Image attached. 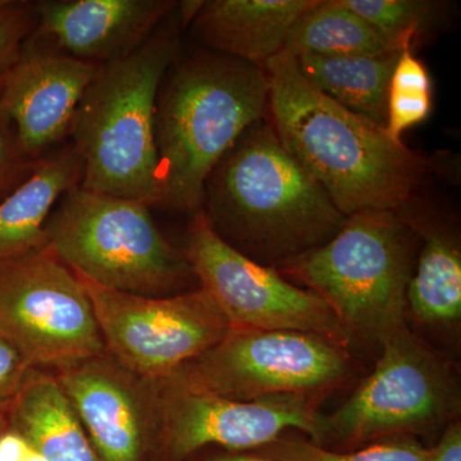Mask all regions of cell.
Masks as SVG:
<instances>
[{"label":"cell","instance_id":"3","mask_svg":"<svg viewBox=\"0 0 461 461\" xmlns=\"http://www.w3.org/2000/svg\"><path fill=\"white\" fill-rule=\"evenodd\" d=\"M262 67L223 54L177 58L156 105L160 203L195 215L206 178L224 154L268 109Z\"/></svg>","mask_w":461,"mask_h":461},{"label":"cell","instance_id":"31","mask_svg":"<svg viewBox=\"0 0 461 461\" xmlns=\"http://www.w3.org/2000/svg\"><path fill=\"white\" fill-rule=\"evenodd\" d=\"M8 405L9 403H7V405H0V432L7 429Z\"/></svg>","mask_w":461,"mask_h":461},{"label":"cell","instance_id":"26","mask_svg":"<svg viewBox=\"0 0 461 461\" xmlns=\"http://www.w3.org/2000/svg\"><path fill=\"white\" fill-rule=\"evenodd\" d=\"M32 368L25 355L0 333V405L14 399Z\"/></svg>","mask_w":461,"mask_h":461},{"label":"cell","instance_id":"7","mask_svg":"<svg viewBox=\"0 0 461 461\" xmlns=\"http://www.w3.org/2000/svg\"><path fill=\"white\" fill-rule=\"evenodd\" d=\"M348 373L346 346L332 339L297 330L230 327L218 344L167 381L182 390L233 400L321 399Z\"/></svg>","mask_w":461,"mask_h":461},{"label":"cell","instance_id":"14","mask_svg":"<svg viewBox=\"0 0 461 461\" xmlns=\"http://www.w3.org/2000/svg\"><path fill=\"white\" fill-rule=\"evenodd\" d=\"M98 68L30 47L3 74L0 126L11 132L27 160L38 162L71 131L76 109Z\"/></svg>","mask_w":461,"mask_h":461},{"label":"cell","instance_id":"24","mask_svg":"<svg viewBox=\"0 0 461 461\" xmlns=\"http://www.w3.org/2000/svg\"><path fill=\"white\" fill-rule=\"evenodd\" d=\"M432 78L426 65L403 48L391 76L388 87V135L402 141V133L426 121L432 112Z\"/></svg>","mask_w":461,"mask_h":461},{"label":"cell","instance_id":"21","mask_svg":"<svg viewBox=\"0 0 461 461\" xmlns=\"http://www.w3.org/2000/svg\"><path fill=\"white\" fill-rule=\"evenodd\" d=\"M284 51L299 56H378L402 51L341 0H318L296 21Z\"/></svg>","mask_w":461,"mask_h":461},{"label":"cell","instance_id":"8","mask_svg":"<svg viewBox=\"0 0 461 461\" xmlns=\"http://www.w3.org/2000/svg\"><path fill=\"white\" fill-rule=\"evenodd\" d=\"M375 369L323 420V447L348 450L424 432L456 409L447 366L406 327L382 344Z\"/></svg>","mask_w":461,"mask_h":461},{"label":"cell","instance_id":"4","mask_svg":"<svg viewBox=\"0 0 461 461\" xmlns=\"http://www.w3.org/2000/svg\"><path fill=\"white\" fill-rule=\"evenodd\" d=\"M180 26V14H172L138 50L99 66L69 131L83 160V189L159 204L156 105L178 58Z\"/></svg>","mask_w":461,"mask_h":461},{"label":"cell","instance_id":"1","mask_svg":"<svg viewBox=\"0 0 461 461\" xmlns=\"http://www.w3.org/2000/svg\"><path fill=\"white\" fill-rule=\"evenodd\" d=\"M263 68L273 129L342 214L400 212L417 199L435 171L429 159L324 95L293 54L282 51Z\"/></svg>","mask_w":461,"mask_h":461},{"label":"cell","instance_id":"13","mask_svg":"<svg viewBox=\"0 0 461 461\" xmlns=\"http://www.w3.org/2000/svg\"><path fill=\"white\" fill-rule=\"evenodd\" d=\"M165 384L162 461H185L209 447L254 451L286 430L297 429L323 445L324 415L317 399L296 395L257 400L226 399Z\"/></svg>","mask_w":461,"mask_h":461},{"label":"cell","instance_id":"32","mask_svg":"<svg viewBox=\"0 0 461 461\" xmlns=\"http://www.w3.org/2000/svg\"><path fill=\"white\" fill-rule=\"evenodd\" d=\"M23 461H47L44 457L41 456L38 451L33 450V448H30L29 454L26 455L25 459Z\"/></svg>","mask_w":461,"mask_h":461},{"label":"cell","instance_id":"17","mask_svg":"<svg viewBox=\"0 0 461 461\" xmlns=\"http://www.w3.org/2000/svg\"><path fill=\"white\" fill-rule=\"evenodd\" d=\"M74 145L51 151L0 202V262L45 247V226L63 195L81 184Z\"/></svg>","mask_w":461,"mask_h":461},{"label":"cell","instance_id":"25","mask_svg":"<svg viewBox=\"0 0 461 461\" xmlns=\"http://www.w3.org/2000/svg\"><path fill=\"white\" fill-rule=\"evenodd\" d=\"M35 26V3L0 0V74L17 62Z\"/></svg>","mask_w":461,"mask_h":461},{"label":"cell","instance_id":"30","mask_svg":"<svg viewBox=\"0 0 461 461\" xmlns=\"http://www.w3.org/2000/svg\"><path fill=\"white\" fill-rule=\"evenodd\" d=\"M185 461H275L253 451H227L222 448L209 447L194 454Z\"/></svg>","mask_w":461,"mask_h":461},{"label":"cell","instance_id":"18","mask_svg":"<svg viewBox=\"0 0 461 461\" xmlns=\"http://www.w3.org/2000/svg\"><path fill=\"white\" fill-rule=\"evenodd\" d=\"M7 427L47 461H99L74 405L47 369L29 373L9 402Z\"/></svg>","mask_w":461,"mask_h":461},{"label":"cell","instance_id":"10","mask_svg":"<svg viewBox=\"0 0 461 461\" xmlns=\"http://www.w3.org/2000/svg\"><path fill=\"white\" fill-rule=\"evenodd\" d=\"M76 276L93 305L105 350L141 377H172L229 332V321L200 287L176 295L142 296Z\"/></svg>","mask_w":461,"mask_h":461},{"label":"cell","instance_id":"29","mask_svg":"<svg viewBox=\"0 0 461 461\" xmlns=\"http://www.w3.org/2000/svg\"><path fill=\"white\" fill-rule=\"evenodd\" d=\"M32 446L20 433L11 429L0 432V461H23Z\"/></svg>","mask_w":461,"mask_h":461},{"label":"cell","instance_id":"15","mask_svg":"<svg viewBox=\"0 0 461 461\" xmlns=\"http://www.w3.org/2000/svg\"><path fill=\"white\" fill-rule=\"evenodd\" d=\"M180 3L171 0H42L36 36L67 57L103 66L131 54Z\"/></svg>","mask_w":461,"mask_h":461},{"label":"cell","instance_id":"19","mask_svg":"<svg viewBox=\"0 0 461 461\" xmlns=\"http://www.w3.org/2000/svg\"><path fill=\"white\" fill-rule=\"evenodd\" d=\"M414 200L400 211L421 240L406 290V304L420 323L446 326L461 317L459 242L442 224L424 220L423 213L414 208Z\"/></svg>","mask_w":461,"mask_h":461},{"label":"cell","instance_id":"33","mask_svg":"<svg viewBox=\"0 0 461 461\" xmlns=\"http://www.w3.org/2000/svg\"><path fill=\"white\" fill-rule=\"evenodd\" d=\"M2 78H3V75L0 74V89H2Z\"/></svg>","mask_w":461,"mask_h":461},{"label":"cell","instance_id":"11","mask_svg":"<svg viewBox=\"0 0 461 461\" xmlns=\"http://www.w3.org/2000/svg\"><path fill=\"white\" fill-rule=\"evenodd\" d=\"M191 271L230 327L313 333L348 346L351 336L329 306L304 287L227 244L202 211L194 215L184 251Z\"/></svg>","mask_w":461,"mask_h":461},{"label":"cell","instance_id":"27","mask_svg":"<svg viewBox=\"0 0 461 461\" xmlns=\"http://www.w3.org/2000/svg\"><path fill=\"white\" fill-rule=\"evenodd\" d=\"M35 163L21 154L14 136L0 126V191L14 184L18 177L25 178Z\"/></svg>","mask_w":461,"mask_h":461},{"label":"cell","instance_id":"5","mask_svg":"<svg viewBox=\"0 0 461 461\" xmlns=\"http://www.w3.org/2000/svg\"><path fill=\"white\" fill-rule=\"evenodd\" d=\"M420 233L400 212L348 215L321 247L278 267L288 281L320 297L353 338L382 344L406 329V290Z\"/></svg>","mask_w":461,"mask_h":461},{"label":"cell","instance_id":"16","mask_svg":"<svg viewBox=\"0 0 461 461\" xmlns=\"http://www.w3.org/2000/svg\"><path fill=\"white\" fill-rule=\"evenodd\" d=\"M318 0H208L189 23L194 36L214 53L258 67L282 53L296 21Z\"/></svg>","mask_w":461,"mask_h":461},{"label":"cell","instance_id":"12","mask_svg":"<svg viewBox=\"0 0 461 461\" xmlns=\"http://www.w3.org/2000/svg\"><path fill=\"white\" fill-rule=\"evenodd\" d=\"M51 372L74 405L99 461H162L163 381L136 375L107 350Z\"/></svg>","mask_w":461,"mask_h":461},{"label":"cell","instance_id":"6","mask_svg":"<svg viewBox=\"0 0 461 461\" xmlns=\"http://www.w3.org/2000/svg\"><path fill=\"white\" fill-rule=\"evenodd\" d=\"M45 247L87 280L135 295H176L195 277L185 254L158 229L150 206L80 185L48 220Z\"/></svg>","mask_w":461,"mask_h":461},{"label":"cell","instance_id":"23","mask_svg":"<svg viewBox=\"0 0 461 461\" xmlns=\"http://www.w3.org/2000/svg\"><path fill=\"white\" fill-rule=\"evenodd\" d=\"M275 461H432L433 450L412 436L393 437L354 450H333L303 437L282 435L254 450Z\"/></svg>","mask_w":461,"mask_h":461},{"label":"cell","instance_id":"2","mask_svg":"<svg viewBox=\"0 0 461 461\" xmlns=\"http://www.w3.org/2000/svg\"><path fill=\"white\" fill-rule=\"evenodd\" d=\"M264 118L240 136L206 178L200 211L230 247L278 268L326 244L348 217Z\"/></svg>","mask_w":461,"mask_h":461},{"label":"cell","instance_id":"28","mask_svg":"<svg viewBox=\"0 0 461 461\" xmlns=\"http://www.w3.org/2000/svg\"><path fill=\"white\" fill-rule=\"evenodd\" d=\"M432 450V461H461L460 424L453 423L448 426L444 436Z\"/></svg>","mask_w":461,"mask_h":461},{"label":"cell","instance_id":"20","mask_svg":"<svg viewBox=\"0 0 461 461\" xmlns=\"http://www.w3.org/2000/svg\"><path fill=\"white\" fill-rule=\"evenodd\" d=\"M402 51L378 56L321 57L299 54L300 72L324 95L348 111L386 127L388 87Z\"/></svg>","mask_w":461,"mask_h":461},{"label":"cell","instance_id":"22","mask_svg":"<svg viewBox=\"0 0 461 461\" xmlns=\"http://www.w3.org/2000/svg\"><path fill=\"white\" fill-rule=\"evenodd\" d=\"M342 5L371 23L393 47L414 50L447 17V3L435 0H341Z\"/></svg>","mask_w":461,"mask_h":461},{"label":"cell","instance_id":"9","mask_svg":"<svg viewBox=\"0 0 461 461\" xmlns=\"http://www.w3.org/2000/svg\"><path fill=\"white\" fill-rule=\"evenodd\" d=\"M0 333L47 371L105 350L83 284L47 247L0 262Z\"/></svg>","mask_w":461,"mask_h":461}]
</instances>
